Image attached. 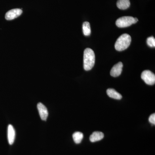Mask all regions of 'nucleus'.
<instances>
[{
	"instance_id": "nucleus-8",
	"label": "nucleus",
	"mask_w": 155,
	"mask_h": 155,
	"mask_svg": "<svg viewBox=\"0 0 155 155\" xmlns=\"http://www.w3.org/2000/svg\"><path fill=\"white\" fill-rule=\"evenodd\" d=\"M8 138L9 144H13L15 140V130L11 125H9L8 126Z\"/></svg>"
},
{
	"instance_id": "nucleus-9",
	"label": "nucleus",
	"mask_w": 155,
	"mask_h": 155,
	"mask_svg": "<svg viewBox=\"0 0 155 155\" xmlns=\"http://www.w3.org/2000/svg\"><path fill=\"white\" fill-rule=\"evenodd\" d=\"M104 137V133L100 131H95L90 136V140L91 142L100 141Z\"/></svg>"
},
{
	"instance_id": "nucleus-7",
	"label": "nucleus",
	"mask_w": 155,
	"mask_h": 155,
	"mask_svg": "<svg viewBox=\"0 0 155 155\" xmlns=\"http://www.w3.org/2000/svg\"><path fill=\"white\" fill-rule=\"evenodd\" d=\"M123 68V64L122 62H120L118 64L114 65L111 69L110 75L113 77H118L121 75Z\"/></svg>"
},
{
	"instance_id": "nucleus-10",
	"label": "nucleus",
	"mask_w": 155,
	"mask_h": 155,
	"mask_svg": "<svg viewBox=\"0 0 155 155\" xmlns=\"http://www.w3.org/2000/svg\"><path fill=\"white\" fill-rule=\"evenodd\" d=\"M107 93L108 96L116 100H121L122 96L119 93L117 92L114 89H108L107 91Z\"/></svg>"
},
{
	"instance_id": "nucleus-11",
	"label": "nucleus",
	"mask_w": 155,
	"mask_h": 155,
	"mask_svg": "<svg viewBox=\"0 0 155 155\" xmlns=\"http://www.w3.org/2000/svg\"><path fill=\"white\" fill-rule=\"evenodd\" d=\"M117 7L121 10H126L130 6V2L129 0H118L117 2Z\"/></svg>"
},
{
	"instance_id": "nucleus-1",
	"label": "nucleus",
	"mask_w": 155,
	"mask_h": 155,
	"mask_svg": "<svg viewBox=\"0 0 155 155\" xmlns=\"http://www.w3.org/2000/svg\"><path fill=\"white\" fill-rule=\"evenodd\" d=\"M95 57L94 52L91 49L87 48L84 52V68L86 71L92 69L94 66Z\"/></svg>"
},
{
	"instance_id": "nucleus-14",
	"label": "nucleus",
	"mask_w": 155,
	"mask_h": 155,
	"mask_svg": "<svg viewBox=\"0 0 155 155\" xmlns=\"http://www.w3.org/2000/svg\"><path fill=\"white\" fill-rule=\"evenodd\" d=\"M147 44L150 47L153 48L155 47V39L153 37L148 38L147 41Z\"/></svg>"
},
{
	"instance_id": "nucleus-12",
	"label": "nucleus",
	"mask_w": 155,
	"mask_h": 155,
	"mask_svg": "<svg viewBox=\"0 0 155 155\" xmlns=\"http://www.w3.org/2000/svg\"><path fill=\"white\" fill-rule=\"evenodd\" d=\"M83 134L81 132H78V131L75 132L72 135L73 140L77 144L80 143L81 142L82 140L83 139Z\"/></svg>"
},
{
	"instance_id": "nucleus-5",
	"label": "nucleus",
	"mask_w": 155,
	"mask_h": 155,
	"mask_svg": "<svg viewBox=\"0 0 155 155\" xmlns=\"http://www.w3.org/2000/svg\"><path fill=\"white\" fill-rule=\"evenodd\" d=\"M22 10L20 9H12L7 12L5 14V19L8 20H13L19 17L22 14Z\"/></svg>"
},
{
	"instance_id": "nucleus-4",
	"label": "nucleus",
	"mask_w": 155,
	"mask_h": 155,
	"mask_svg": "<svg viewBox=\"0 0 155 155\" xmlns=\"http://www.w3.org/2000/svg\"><path fill=\"white\" fill-rule=\"evenodd\" d=\"M141 78L144 82L148 85H152L155 84V74L150 70L143 71L142 73Z\"/></svg>"
},
{
	"instance_id": "nucleus-13",
	"label": "nucleus",
	"mask_w": 155,
	"mask_h": 155,
	"mask_svg": "<svg viewBox=\"0 0 155 155\" xmlns=\"http://www.w3.org/2000/svg\"><path fill=\"white\" fill-rule=\"evenodd\" d=\"M83 28V32L84 35L85 36H89L90 35L91 33V30L90 25L89 22H84L82 25Z\"/></svg>"
},
{
	"instance_id": "nucleus-6",
	"label": "nucleus",
	"mask_w": 155,
	"mask_h": 155,
	"mask_svg": "<svg viewBox=\"0 0 155 155\" xmlns=\"http://www.w3.org/2000/svg\"><path fill=\"white\" fill-rule=\"evenodd\" d=\"M37 108L41 118L42 120L46 121L48 116V112L47 109L44 105L41 103L38 104Z\"/></svg>"
},
{
	"instance_id": "nucleus-2",
	"label": "nucleus",
	"mask_w": 155,
	"mask_h": 155,
	"mask_svg": "<svg viewBox=\"0 0 155 155\" xmlns=\"http://www.w3.org/2000/svg\"><path fill=\"white\" fill-rule=\"evenodd\" d=\"M131 37L127 34H124L119 37L115 43V49L117 51H124L130 46Z\"/></svg>"
},
{
	"instance_id": "nucleus-15",
	"label": "nucleus",
	"mask_w": 155,
	"mask_h": 155,
	"mask_svg": "<svg viewBox=\"0 0 155 155\" xmlns=\"http://www.w3.org/2000/svg\"><path fill=\"white\" fill-rule=\"evenodd\" d=\"M149 121L151 124L155 125V114H152L150 116Z\"/></svg>"
},
{
	"instance_id": "nucleus-3",
	"label": "nucleus",
	"mask_w": 155,
	"mask_h": 155,
	"mask_svg": "<svg viewBox=\"0 0 155 155\" xmlns=\"http://www.w3.org/2000/svg\"><path fill=\"white\" fill-rule=\"evenodd\" d=\"M138 21V19L137 18L130 16H125L117 19L116 24L119 28H125L136 23Z\"/></svg>"
}]
</instances>
